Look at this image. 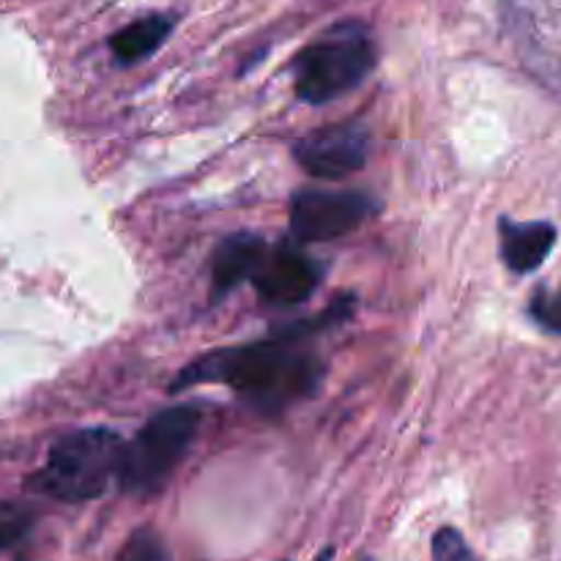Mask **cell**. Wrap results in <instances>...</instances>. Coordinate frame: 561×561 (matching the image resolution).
<instances>
[{
    "label": "cell",
    "instance_id": "14",
    "mask_svg": "<svg viewBox=\"0 0 561 561\" xmlns=\"http://www.w3.org/2000/svg\"><path fill=\"white\" fill-rule=\"evenodd\" d=\"M529 312L546 332L561 334V290L559 294H548L546 288L537 290L535 299L529 301Z\"/></svg>",
    "mask_w": 561,
    "mask_h": 561
},
{
    "label": "cell",
    "instance_id": "6",
    "mask_svg": "<svg viewBox=\"0 0 561 561\" xmlns=\"http://www.w3.org/2000/svg\"><path fill=\"white\" fill-rule=\"evenodd\" d=\"M367 131L362 124H329L296 140L294 157L301 168L318 179H345L365 168L367 162Z\"/></svg>",
    "mask_w": 561,
    "mask_h": 561
},
{
    "label": "cell",
    "instance_id": "3",
    "mask_svg": "<svg viewBox=\"0 0 561 561\" xmlns=\"http://www.w3.org/2000/svg\"><path fill=\"white\" fill-rule=\"evenodd\" d=\"M376 42L362 22H340L296 58V93L307 104H327L354 91L376 69Z\"/></svg>",
    "mask_w": 561,
    "mask_h": 561
},
{
    "label": "cell",
    "instance_id": "7",
    "mask_svg": "<svg viewBox=\"0 0 561 561\" xmlns=\"http://www.w3.org/2000/svg\"><path fill=\"white\" fill-rule=\"evenodd\" d=\"M321 283V266L294 244L268 247L252 285L266 305L294 307L312 296Z\"/></svg>",
    "mask_w": 561,
    "mask_h": 561
},
{
    "label": "cell",
    "instance_id": "15",
    "mask_svg": "<svg viewBox=\"0 0 561 561\" xmlns=\"http://www.w3.org/2000/svg\"><path fill=\"white\" fill-rule=\"evenodd\" d=\"M332 557H334V551H332V548H327V551L318 553L316 561H332Z\"/></svg>",
    "mask_w": 561,
    "mask_h": 561
},
{
    "label": "cell",
    "instance_id": "8",
    "mask_svg": "<svg viewBox=\"0 0 561 561\" xmlns=\"http://www.w3.org/2000/svg\"><path fill=\"white\" fill-rule=\"evenodd\" d=\"M268 244L257 233H233L211 255V299H222L236 285L255 277Z\"/></svg>",
    "mask_w": 561,
    "mask_h": 561
},
{
    "label": "cell",
    "instance_id": "10",
    "mask_svg": "<svg viewBox=\"0 0 561 561\" xmlns=\"http://www.w3.org/2000/svg\"><path fill=\"white\" fill-rule=\"evenodd\" d=\"M173 31V20L164 14H148L140 20L129 22L121 27L113 38H110V53L118 64H137V60L148 58L157 53L164 44V38Z\"/></svg>",
    "mask_w": 561,
    "mask_h": 561
},
{
    "label": "cell",
    "instance_id": "12",
    "mask_svg": "<svg viewBox=\"0 0 561 561\" xmlns=\"http://www.w3.org/2000/svg\"><path fill=\"white\" fill-rule=\"evenodd\" d=\"M118 561H170L162 540L151 529H140L129 537V542L121 551Z\"/></svg>",
    "mask_w": 561,
    "mask_h": 561
},
{
    "label": "cell",
    "instance_id": "4",
    "mask_svg": "<svg viewBox=\"0 0 561 561\" xmlns=\"http://www.w3.org/2000/svg\"><path fill=\"white\" fill-rule=\"evenodd\" d=\"M201 427L195 405H173L153 414L129 444H124L118 466V485L135 496H153L190 453Z\"/></svg>",
    "mask_w": 561,
    "mask_h": 561
},
{
    "label": "cell",
    "instance_id": "2",
    "mask_svg": "<svg viewBox=\"0 0 561 561\" xmlns=\"http://www.w3.org/2000/svg\"><path fill=\"white\" fill-rule=\"evenodd\" d=\"M121 453L124 442L107 427L69 433L49 447L47 463L25 482V488L55 502H91L118 477Z\"/></svg>",
    "mask_w": 561,
    "mask_h": 561
},
{
    "label": "cell",
    "instance_id": "9",
    "mask_svg": "<svg viewBox=\"0 0 561 561\" xmlns=\"http://www.w3.org/2000/svg\"><path fill=\"white\" fill-rule=\"evenodd\" d=\"M502 233V257L515 274H529L542 266L557 244V228L551 222H513L504 217L499 222Z\"/></svg>",
    "mask_w": 561,
    "mask_h": 561
},
{
    "label": "cell",
    "instance_id": "5",
    "mask_svg": "<svg viewBox=\"0 0 561 561\" xmlns=\"http://www.w3.org/2000/svg\"><path fill=\"white\" fill-rule=\"evenodd\" d=\"M376 201L359 190L294 192L288 208L290 233L299 241H334L359 230L376 214Z\"/></svg>",
    "mask_w": 561,
    "mask_h": 561
},
{
    "label": "cell",
    "instance_id": "13",
    "mask_svg": "<svg viewBox=\"0 0 561 561\" xmlns=\"http://www.w3.org/2000/svg\"><path fill=\"white\" fill-rule=\"evenodd\" d=\"M433 561H477L471 548L466 546L463 535L453 526H444V529L436 531L433 537Z\"/></svg>",
    "mask_w": 561,
    "mask_h": 561
},
{
    "label": "cell",
    "instance_id": "1",
    "mask_svg": "<svg viewBox=\"0 0 561 561\" xmlns=\"http://www.w3.org/2000/svg\"><path fill=\"white\" fill-rule=\"evenodd\" d=\"M301 337L277 332L272 340L219 348L186 365L170 383L173 392L195 383H222L261 414H283L310 398L323 381V362L301 351Z\"/></svg>",
    "mask_w": 561,
    "mask_h": 561
},
{
    "label": "cell",
    "instance_id": "11",
    "mask_svg": "<svg viewBox=\"0 0 561 561\" xmlns=\"http://www.w3.org/2000/svg\"><path fill=\"white\" fill-rule=\"evenodd\" d=\"M33 513L22 504L3 502L0 499V551H9L11 546L22 540L31 531Z\"/></svg>",
    "mask_w": 561,
    "mask_h": 561
}]
</instances>
